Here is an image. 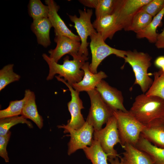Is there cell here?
Listing matches in <instances>:
<instances>
[{
    "label": "cell",
    "instance_id": "27",
    "mask_svg": "<svg viewBox=\"0 0 164 164\" xmlns=\"http://www.w3.org/2000/svg\"><path fill=\"white\" fill-rule=\"evenodd\" d=\"M26 124L30 128H32L31 122L22 116H15L0 119V136L7 134L10 128L18 124Z\"/></svg>",
    "mask_w": 164,
    "mask_h": 164
},
{
    "label": "cell",
    "instance_id": "28",
    "mask_svg": "<svg viewBox=\"0 0 164 164\" xmlns=\"http://www.w3.org/2000/svg\"><path fill=\"white\" fill-rule=\"evenodd\" d=\"M28 7L29 14L33 20L48 17L49 7L40 0H30Z\"/></svg>",
    "mask_w": 164,
    "mask_h": 164
},
{
    "label": "cell",
    "instance_id": "11",
    "mask_svg": "<svg viewBox=\"0 0 164 164\" xmlns=\"http://www.w3.org/2000/svg\"><path fill=\"white\" fill-rule=\"evenodd\" d=\"M57 80L65 84L68 88L71 93V100L67 104L68 110L71 118L66 126L74 129L77 130L83 126L85 123L81 110L84 108L83 102L79 97L80 92L74 89L72 86L63 78L55 76Z\"/></svg>",
    "mask_w": 164,
    "mask_h": 164
},
{
    "label": "cell",
    "instance_id": "37",
    "mask_svg": "<svg viewBox=\"0 0 164 164\" xmlns=\"http://www.w3.org/2000/svg\"><path fill=\"white\" fill-rule=\"evenodd\" d=\"M161 69L162 71L164 73V66Z\"/></svg>",
    "mask_w": 164,
    "mask_h": 164
},
{
    "label": "cell",
    "instance_id": "9",
    "mask_svg": "<svg viewBox=\"0 0 164 164\" xmlns=\"http://www.w3.org/2000/svg\"><path fill=\"white\" fill-rule=\"evenodd\" d=\"M151 0H117L114 13L120 30L128 31L136 13Z\"/></svg>",
    "mask_w": 164,
    "mask_h": 164
},
{
    "label": "cell",
    "instance_id": "30",
    "mask_svg": "<svg viewBox=\"0 0 164 164\" xmlns=\"http://www.w3.org/2000/svg\"><path fill=\"white\" fill-rule=\"evenodd\" d=\"M117 0H98L95 9L96 19L113 14Z\"/></svg>",
    "mask_w": 164,
    "mask_h": 164
},
{
    "label": "cell",
    "instance_id": "8",
    "mask_svg": "<svg viewBox=\"0 0 164 164\" xmlns=\"http://www.w3.org/2000/svg\"><path fill=\"white\" fill-rule=\"evenodd\" d=\"M79 17L76 15H69L70 20L74 24L81 41V45L78 54L87 57L88 51L87 47L89 43L87 42L88 36L97 32L91 22L93 13L92 9H86L85 8L83 10H79Z\"/></svg>",
    "mask_w": 164,
    "mask_h": 164
},
{
    "label": "cell",
    "instance_id": "33",
    "mask_svg": "<svg viewBox=\"0 0 164 164\" xmlns=\"http://www.w3.org/2000/svg\"><path fill=\"white\" fill-rule=\"evenodd\" d=\"M155 46L158 49L164 48V28L162 31L158 34Z\"/></svg>",
    "mask_w": 164,
    "mask_h": 164
},
{
    "label": "cell",
    "instance_id": "1",
    "mask_svg": "<svg viewBox=\"0 0 164 164\" xmlns=\"http://www.w3.org/2000/svg\"><path fill=\"white\" fill-rule=\"evenodd\" d=\"M42 56L49 68L46 80H52L56 74H58L59 77H63L64 80L71 86L83 79L84 72L81 68L88 59L87 57L78 54L73 56V60H70L69 56H67L63 58V64H60L46 53L43 54Z\"/></svg>",
    "mask_w": 164,
    "mask_h": 164
},
{
    "label": "cell",
    "instance_id": "23",
    "mask_svg": "<svg viewBox=\"0 0 164 164\" xmlns=\"http://www.w3.org/2000/svg\"><path fill=\"white\" fill-rule=\"evenodd\" d=\"M164 15V8L155 16L149 25L144 29L136 33V37L138 39L145 38L150 43H155L158 33L156 30L160 24Z\"/></svg>",
    "mask_w": 164,
    "mask_h": 164
},
{
    "label": "cell",
    "instance_id": "24",
    "mask_svg": "<svg viewBox=\"0 0 164 164\" xmlns=\"http://www.w3.org/2000/svg\"><path fill=\"white\" fill-rule=\"evenodd\" d=\"M31 91L30 90L26 89L25 91L24 97L22 99L10 101L7 108L0 111V119L21 114Z\"/></svg>",
    "mask_w": 164,
    "mask_h": 164
},
{
    "label": "cell",
    "instance_id": "5",
    "mask_svg": "<svg viewBox=\"0 0 164 164\" xmlns=\"http://www.w3.org/2000/svg\"><path fill=\"white\" fill-rule=\"evenodd\" d=\"M91 101V107L86 121L99 131L113 115V111L104 101L95 88L87 92Z\"/></svg>",
    "mask_w": 164,
    "mask_h": 164
},
{
    "label": "cell",
    "instance_id": "22",
    "mask_svg": "<svg viewBox=\"0 0 164 164\" xmlns=\"http://www.w3.org/2000/svg\"><path fill=\"white\" fill-rule=\"evenodd\" d=\"M83 150L87 158L92 164H109L108 155L103 151L99 142L93 139L91 146H86Z\"/></svg>",
    "mask_w": 164,
    "mask_h": 164
},
{
    "label": "cell",
    "instance_id": "35",
    "mask_svg": "<svg viewBox=\"0 0 164 164\" xmlns=\"http://www.w3.org/2000/svg\"><path fill=\"white\" fill-rule=\"evenodd\" d=\"M154 64L156 67L161 69L164 66V56L158 57L154 61Z\"/></svg>",
    "mask_w": 164,
    "mask_h": 164
},
{
    "label": "cell",
    "instance_id": "3",
    "mask_svg": "<svg viewBox=\"0 0 164 164\" xmlns=\"http://www.w3.org/2000/svg\"><path fill=\"white\" fill-rule=\"evenodd\" d=\"M124 59L125 63L131 66L134 72L135 80L134 84L138 85L143 93H145L153 82L148 73L152 65V57L147 53L128 50L126 51Z\"/></svg>",
    "mask_w": 164,
    "mask_h": 164
},
{
    "label": "cell",
    "instance_id": "25",
    "mask_svg": "<svg viewBox=\"0 0 164 164\" xmlns=\"http://www.w3.org/2000/svg\"><path fill=\"white\" fill-rule=\"evenodd\" d=\"M152 16L141 9L134 16L128 31L137 33L145 29L152 21Z\"/></svg>",
    "mask_w": 164,
    "mask_h": 164
},
{
    "label": "cell",
    "instance_id": "4",
    "mask_svg": "<svg viewBox=\"0 0 164 164\" xmlns=\"http://www.w3.org/2000/svg\"><path fill=\"white\" fill-rule=\"evenodd\" d=\"M122 148L126 144L135 146L145 125L137 120L129 111H113Z\"/></svg>",
    "mask_w": 164,
    "mask_h": 164
},
{
    "label": "cell",
    "instance_id": "29",
    "mask_svg": "<svg viewBox=\"0 0 164 164\" xmlns=\"http://www.w3.org/2000/svg\"><path fill=\"white\" fill-rule=\"evenodd\" d=\"M13 64H9L0 70V91L10 83L20 79V76L13 71Z\"/></svg>",
    "mask_w": 164,
    "mask_h": 164
},
{
    "label": "cell",
    "instance_id": "16",
    "mask_svg": "<svg viewBox=\"0 0 164 164\" xmlns=\"http://www.w3.org/2000/svg\"><path fill=\"white\" fill-rule=\"evenodd\" d=\"M89 63L86 62L81 68L84 72L83 79L80 82L73 84L71 86L79 92H87L95 89L101 81L108 77L103 71H100L96 73H92L89 69Z\"/></svg>",
    "mask_w": 164,
    "mask_h": 164
},
{
    "label": "cell",
    "instance_id": "36",
    "mask_svg": "<svg viewBox=\"0 0 164 164\" xmlns=\"http://www.w3.org/2000/svg\"><path fill=\"white\" fill-rule=\"evenodd\" d=\"M119 157H117L114 159L108 158V160L110 164H122V162L119 159Z\"/></svg>",
    "mask_w": 164,
    "mask_h": 164
},
{
    "label": "cell",
    "instance_id": "17",
    "mask_svg": "<svg viewBox=\"0 0 164 164\" xmlns=\"http://www.w3.org/2000/svg\"><path fill=\"white\" fill-rule=\"evenodd\" d=\"M92 24L97 32L104 41L108 38L112 39L115 33L120 31L116 24L114 13L96 19Z\"/></svg>",
    "mask_w": 164,
    "mask_h": 164
},
{
    "label": "cell",
    "instance_id": "21",
    "mask_svg": "<svg viewBox=\"0 0 164 164\" xmlns=\"http://www.w3.org/2000/svg\"><path fill=\"white\" fill-rule=\"evenodd\" d=\"M21 116L33 121L40 129L43 126V119L38 113L36 102L34 92L31 91L26 102L22 109Z\"/></svg>",
    "mask_w": 164,
    "mask_h": 164
},
{
    "label": "cell",
    "instance_id": "18",
    "mask_svg": "<svg viewBox=\"0 0 164 164\" xmlns=\"http://www.w3.org/2000/svg\"><path fill=\"white\" fill-rule=\"evenodd\" d=\"M123 156L119 158L122 164H154L150 156L135 146L125 144Z\"/></svg>",
    "mask_w": 164,
    "mask_h": 164
},
{
    "label": "cell",
    "instance_id": "38",
    "mask_svg": "<svg viewBox=\"0 0 164 164\" xmlns=\"http://www.w3.org/2000/svg\"><path fill=\"white\" fill-rule=\"evenodd\" d=\"M162 119H163V120L164 121V115L163 116L162 118Z\"/></svg>",
    "mask_w": 164,
    "mask_h": 164
},
{
    "label": "cell",
    "instance_id": "6",
    "mask_svg": "<svg viewBox=\"0 0 164 164\" xmlns=\"http://www.w3.org/2000/svg\"><path fill=\"white\" fill-rule=\"evenodd\" d=\"M93 139L98 141L108 158L114 159L120 156L114 149V146L121 142L118 133L117 122L113 115L108 120L105 126L99 131H94Z\"/></svg>",
    "mask_w": 164,
    "mask_h": 164
},
{
    "label": "cell",
    "instance_id": "19",
    "mask_svg": "<svg viewBox=\"0 0 164 164\" xmlns=\"http://www.w3.org/2000/svg\"><path fill=\"white\" fill-rule=\"evenodd\" d=\"M52 27V24L48 18L33 20L31 24V30L36 36L38 43L44 47L50 44V32Z\"/></svg>",
    "mask_w": 164,
    "mask_h": 164
},
{
    "label": "cell",
    "instance_id": "10",
    "mask_svg": "<svg viewBox=\"0 0 164 164\" xmlns=\"http://www.w3.org/2000/svg\"><path fill=\"white\" fill-rule=\"evenodd\" d=\"M64 129V132L70 134V139L68 143L67 154L70 155L79 149H83L91 145L93 140L94 130L92 126L86 121L80 128L74 129L66 125L57 126Z\"/></svg>",
    "mask_w": 164,
    "mask_h": 164
},
{
    "label": "cell",
    "instance_id": "32",
    "mask_svg": "<svg viewBox=\"0 0 164 164\" xmlns=\"http://www.w3.org/2000/svg\"><path fill=\"white\" fill-rule=\"evenodd\" d=\"M11 135V132L9 131L5 135L0 136V156L4 159L6 163L9 162L6 147Z\"/></svg>",
    "mask_w": 164,
    "mask_h": 164
},
{
    "label": "cell",
    "instance_id": "20",
    "mask_svg": "<svg viewBox=\"0 0 164 164\" xmlns=\"http://www.w3.org/2000/svg\"><path fill=\"white\" fill-rule=\"evenodd\" d=\"M135 147L149 155L154 164H164V148L153 145L141 135Z\"/></svg>",
    "mask_w": 164,
    "mask_h": 164
},
{
    "label": "cell",
    "instance_id": "34",
    "mask_svg": "<svg viewBox=\"0 0 164 164\" xmlns=\"http://www.w3.org/2000/svg\"><path fill=\"white\" fill-rule=\"evenodd\" d=\"M79 1L84 6L95 9L98 4V0H79Z\"/></svg>",
    "mask_w": 164,
    "mask_h": 164
},
{
    "label": "cell",
    "instance_id": "26",
    "mask_svg": "<svg viewBox=\"0 0 164 164\" xmlns=\"http://www.w3.org/2000/svg\"><path fill=\"white\" fill-rule=\"evenodd\" d=\"M154 79L152 85L145 93L147 96H154L164 99V73L161 69L153 73Z\"/></svg>",
    "mask_w": 164,
    "mask_h": 164
},
{
    "label": "cell",
    "instance_id": "2",
    "mask_svg": "<svg viewBox=\"0 0 164 164\" xmlns=\"http://www.w3.org/2000/svg\"><path fill=\"white\" fill-rule=\"evenodd\" d=\"M138 121L145 125L164 115V99L142 94L136 97L129 111Z\"/></svg>",
    "mask_w": 164,
    "mask_h": 164
},
{
    "label": "cell",
    "instance_id": "14",
    "mask_svg": "<svg viewBox=\"0 0 164 164\" xmlns=\"http://www.w3.org/2000/svg\"><path fill=\"white\" fill-rule=\"evenodd\" d=\"M45 2L49 9L48 18L54 28L55 36H62L80 42L78 36L73 33L67 26L58 13L59 6L53 0H46Z\"/></svg>",
    "mask_w": 164,
    "mask_h": 164
},
{
    "label": "cell",
    "instance_id": "31",
    "mask_svg": "<svg viewBox=\"0 0 164 164\" xmlns=\"http://www.w3.org/2000/svg\"><path fill=\"white\" fill-rule=\"evenodd\" d=\"M164 8V0H151L149 3L143 6L141 10L154 17Z\"/></svg>",
    "mask_w": 164,
    "mask_h": 164
},
{
    "label": "cell",
    "instance_id": "7",
    "mask_svg": "<svg viewBox=\"0 0 164 164\" xmlns=\"http://www.w3.org/2000/svg\"><path fill=\"white\" fill-rule=\"evenodd\" d=\"M90 47L92 54L91 63L89 65L91 72L97 73V68L102 61L108 56L114 54L118 57L124 58L126 51L118 50L107 44L101 35L96 32L90 36Z\"/></svg>",
    "mask_w": 164,
    "mask_h": 164
},
{
    "label": "cell",
    "instance_id": "15",
    "mask_svg": "<svg viewBox=\"0 0 164 164\" xmlns=\"http://www.w3.org/2000/svg\"><path fill=\"white\" fill-rule=\"evenodd\" d=\"M141 135L153 145L164 148V121L162 118L145 125Z\"/></svg>",
    "mask_w": 164,
    "mask_h": 164
},
{
    "label": "cell",
    "instance_id": "13",
    "mask_svg": "<svg viewBox=\"0 0 164 164\" xmlns=\"http://www.w3.org/2000/svg\"><path fill=\"white\" fill-rule=\"evenodd\" d=\"M54 41L56 43V46L53 49L48 51L49 56L56 63L61 58L66 54L72 56L78 54L81 43L68 37L62 36H56Z\"/></svg>",
    "mask_w": 164,
    "mask_h": 164
},
{
    "label": "cell",
    "instance_id": "12",
    "mask_svg": "<svg viewBox=\"0 0 164 164\" xmlns=\"http://www.w3.org/2000/svg\"><path fill=\"white\" fill-rule=\"evenodd\" d=\"M95 89L104 101L113 111H128L124 105V98L121 91L110 86L103 80L97 85Z\"/></svg>",
    "mask_w": 164,
    "mask_h": 164
}]
</instances>
